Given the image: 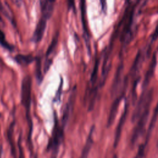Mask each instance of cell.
Here are the masks:
<instances>
[{
  "label": "cell",
  "mask_w": 158,
  "mask_h": 158,
  "mask_svg": "<svg viewBox=\"0 0 158 158\" xmlns=\"http://www.w3.org/2000/svg\"><path fill=\"white\" fill-rule=\"evenodd\" d=\"M0 45L2 48H4V49L9 51H12L14 50V46L6 41L5 35L1 29H0Z\"/></svg>",
  "instance_id": "d6986e66"
},
{
  "label": "cell",
  "mask_w": 158,
  "mask_h": 158,
  "mask_svg": "<svg viewBox=\"0 0 158 158\" xmlns=\"http://www.w3.org/2000/svg\"><path fill=\"white\" fill-rule=\"evenodd\" d=\"M34 158H38V156H37V155H36V156L34 157Z\"/></svg>",
  "instance_id": "4dcf8cb0"
},
{
  "label": "cell",
  "mask_w": 158,
  "mask_h": 158,
  "mask_svg": "<svg viewBox=\"0 0 158 158\" xmlns=\"http://www.w3.org/2000/svg\"><path fill=\"white\" fill-rule=\"evenodd\" d=\"M52 64V59H46L45 62H44V72L46 73L49 69L51 65Z\"/></svg>",
  "instance_id": "cb8c5ba5"
},
{
  "label": "cell",
  "mask_w": 158,
  "mask_h": 158,
  "mask_svg": "<svg viewBox=\"0 0 158 158\" xmlns=\"http://www.w3.org/2000/svg\"><path fill=\"white\" fill-rule=\"evenodd\" d=\"M40 3L42 12V17H44L46 19H49L54 12L55 1L49 0H41L40 1Z\"/></svg>",
  "instance_id": "7c38bea8"
},
{
  "label": "cell",
  "mask_w": 158,
  "mask_h": 158,
  "mask_svg": "<svg viewBox=\"0 0 158 158\" xmlns=\"http://www.w3.org/2000/svg\"><path fill=\"white\" fill-rule=\"evenodd\" d=\"M146 146V145L144 143L140 144L138 148V152L134 158H143V157L144 156Z\"/></svg>",
  "instance_id": "7402d4cb"
},
{
  "label": "cell",
  "mask_w": 158,
  "mask_h": 158,
  "mask_svg": "<svg viewBox=\"0 0 158 158\" xmlns=\"http://www.w3.org/2000/svg\"><path fill=\"white\" fill-rule=\"evenodd\" d=\"M47 20L48 19L42 16L39 20L31 37V40L33 42L38 43L42 39L46 28Z\"/></svg>",
  "instance_id": "ba28073f"
},
{
  "label": "cell",
  "mask_w": 158,
  "mask_h": 158,
  "mask_svg": "<svg viewBox=\"0 0 158 158\" xmlns=\"http://www.w3.org/2000/svg\"><path fill=\"white\" fill-rule=\"evenodd\" d=\"M98 60H97L95 62V65H94V70L92 72V74H91V81L93 83H94L96 80V78H97V73H98Z\"/></svg>",
  "instance_id": "603a6c76"
},
{
  "label": "cell",
  "mask_w": 158,
  "mask_h": 158,
  "mask_svg": "<svg viewBox=\"0 0 158 158\" xmlns=\"http://www.w3.org/2000/svg\"><path fill=\"white\" fill-rule=\"evenodd\" d=\"M36 57L33 56L31 54H18L14 57L15 61L22 65H27L36 60Z\"/></svg>",
  "instance_id": "5bb4252c"
},
{
  "label": "cell",
  "mask_w": 158,
  "mask_h": 158,
  "mask_svg": "<svg viewBox=\"0 0 158 158\" xmlns=\"http://www.w3.org/2000/svg\"><path fill=\"white\" fill-rule=\"evenodd\" d=\"M128 107H129V104L128 103V101H125V107H124V110L120 117V118L119 120L118 123L117 125V127L116 128V131H115V136H114V148H116L117 145L118 144L120 139V136H121V133H122V128H123V126L125 122L126 118H127V116L128 114Z\"/></svg>",
  "instance_id": "52a82bcc"
},
{
  "label": "cell",
  "mask_w": 158,
  "mask_h": 158,
  "mask_svg": "<svg viewBox=\"0 0 158 158\" xmlns=\"http://www.w3.org/2000/svg\"><path fill=\"white\" fill-rule=\"evenodd\" d=\"M149 111L150 106L146 107L138 118V123L133 129V133L131 137V144L132 146H134L136 144L138 139L144 133L146 125L148 120Z\"/></svg>",
  "instance_id": "277c9868"
},
{
  "label": "cell",
  "mask_w": 158,
  "mask_h": 158,
  "mask_svg": "<svg viewBox=\"0 0 158 158\" xmlns=\"http://www.w3.org/2000/svg\"><path fill=\"white\" fill-rule=\"evenodd\" d=\"M20 137L19 138V143H18V145H19V158H24V154H23V149L22 148V145H21V140H20Z\"/></svg>",
  "instance_id": "d4e9b609"
},
{
  "label": "cell",
  "mask_w": 158,
  "mask_h": 158,
  "mask_svg": "<svg viewBox=\"0 0 158 158\" xmlns=\"http://www.w3.org/2000/svg\"><path fill=\"white\" fill-rule=\"evenodd\" d=\"M145 55L147 56L146 54V51L144 52V50L143 49H139L136 54V56L135 57V59L134 60V62L132 65V67L130 70V74L131 76H135L136 75V73L139 72L140 70L142 63L144 60V56ZM148 57V56H147Z\"/></svg>",
  "instance_id": "8fae6325"
},
{
  "label": "cell",
  "mask_w": 158,
  "mask_h": 158,
  "mask_svg": "<svg viewBox=\"0 0 158 158\" xmlns=\"http://www.w3.org/2000/svg\"><path fill=\"white\" fill-rule=\"evenodd\" d=\"M0 10L2 12V14L9 19V20L11 21L12 23H14V19H13V15L12 14V12L10 10V9L8 4L6 2H1L0 1Z\"/></svg>",
  "instance_id": "ac0fdd59"
},
{
  "label": "cell",
  "mask_w": 158,
  "mask_h": 158,
  "mask_svg": "<svg viewBox=\"0 0 158 158\" xmlns=\"http://www.w3.org/2000/svg\"><path fill=\"white\" fill-rule=\"evenodd\" d=\"M122 70H123V64H120L118 65V67L117 69V73H116V75L115 76L114 82H113V84H112V93L115 92V91L118 88V85H120V81H121V76H122Z\"/></svg>",
  "instance_id": "2e32d148"
},
{
  "label": "cell",
  "mask_w": 158,
  "mask_h": 158,
  "mask_svg": "<svg viewBox=\"0 0 158 158\" xmlns=\"http://www.w3.org/2000/svg\"><path fill=\"white\" fill-rule=\"evenodd\" d=\"M54 115V125L52 136L49 139L47 146V149L51 151V158H57L60 145L64 139V128L59 125L56 114Z\"/></svg>",
  "instance_id": "6da1fadb"
},
{
  "label": "cell",
  "mask_w": 158,
  "mask_h": 158,
  "mask_svg": "<svg viewBox=\"0 0 158 158\" xmlns=\"http://www.w3.org/2000/svg\"><path fill=\"white\" fill-rule=\"evenodd\" d=\"M2 60L0 59V65H2Z\"/></svg>",
  "instance_id": "f546056e"
},
{
  "label": "cell",
  "mask_w": 158,
  "mask_h": 158,
  "mask_svg": "<svg viewBox=\"0 0 158 158\" xmlns=\"http://www.w3.org/2000/svg\"><path fill=\"white\" fill-rule=\"evenodd\" d=\"M113 158H118V157H117V156L116 155V154H115L114 156V157H113Z\"/></svg>",
  "instance_id": "83f0119b"
},
{
  "label": "cell",
  "mask_w": 158,
  "mask_h": 158,
  "mask_svg": "<svg viewBox=\"0 0 158 158\" xmlns=\"http://www.w3.org/2000/svg\"><path fill=\"white\" fill-rule=\"evenodd\" d=\"M94 125H93L89 130V133L88 134V138L84 145L83 149L82 150L81 156L80 158H88L90 150L93 144V134L94 132Z\"/></svg>",
  "instance_id": "4fadbf2b"
},
{
  "label": "cell",
  "mask_w": 158,
  "mask_h": 158,
  "mask_svg": "<svg viewBox=\"0 0 158 158\" xmlns=\"http://www.w3.org/2000/svg\"><path fill=\"white\" fill-rule=\"evenodd\" d=\"M157 106L155 107V109H154V114H153V115H152V117L151 120V122H150V123L149 125V127H148V133H147V135H146V141H145V143L144 144L146 145H147L148 144V142L149 139V138H150V136L152 133V130H154V128L155 127V125H156V120H157Z\"/></svg>",
  "instance_id": "e0dca14e"
},
{
  "label": "cell",
  "mask_w": 158,
  "mask_h": 158,
  "mask_svg": "<svg viewBox=\"0 0 158 158\" xmlns=\"http://www.w3.org/2000/svg\"><path fill=\"white\" fill-rule=\"evenodd\" d=\"M14 125H15V122L13 121L10 126L9 127V128L7 130V139L9 143V144L10 146V149H11V152L12 154L14 157L16 155V152H15V148L14 143V140H13V131H14Z\"/></svg>",
  "instance_id": "9a60e30c"
},
{
  "label": "cell",
  "mask_w": 158,
  "mask_h": 158,
  "mask_svg": "<svg viewBox=\"0 0 158 158\" xmlns=\"http://www.w3.org/2000/svg\"><path fill=\"white\" fill-rule=\"evenodd\" d=\"M0 22H2V17H1V15H0Z\"/></svg>",
  "instance_id": "f1b7e54d"
},
{
  "label": "cell",
  "mask_w": 158,
  "mask_h": 158,
  "mask_svg": "<svg viewBox=\"0 0 158 158\" xmlns=\"http://www.w3.org/2000/svg\"><path fill=\"white\" fill-rule=\"evenodd\" d=\"M31 101V78L30 75L23 77L21 85V103L26 110L28 124L32 123L30 117Z\"/></svg>",
  "instance_id": "7a4b0ae2"
},
{
  "label": "cell",
  "mask_w": 158,
  "mask_h": 158,
  "mask_svg": "<svg viewBox=\"0 0 158 158\" xmlns=\"http://www.w3.org/2000/svg\"><path fill=\"white\" fill-rule=\"evenodd\" d=\"M62 80L61 78V81H60V88H59L58 91L56 93V95L55 96L54 98V101H57V100H59L60 99V91L62 89Z\"/></svg>",
  "instance_id": "484cf974"
},
{
  "label": "cell",
  "mask_w": 158,
  "mask_h": 158,
  "mask_svg": "<svg viewBox=\"0 0 158 158\" xmlns=\"http://www.w3.org/2000/svg\"><path fill=\"white\" fill-rule=\"evenodd\" d=\"M80 6H81V21L83 27V31H84V38L86 43V47L88 48V50L91 53V48H90V43H89V36L88 33V25H87V21H86V4L85 1H81L80 2Z\"/></svg>",
  "instance_id": "9c48e42d"
},
{
  "label": "cell",
  "mask_w": 158,
  "mask_h": 158,
  "mask_svg": "<svg viewBox=\"0 0 158 158\" xmlns=\"http://www.w3.org/2000/svg\"><path fill=\"white\" fill-rule=\"evenodd\" d=\"M36 67H35V75L38 81L41 82L43 80V75L41 72V57H37L36 58Z\"/></svg>",
  "instance_id": "ffe728a7"
},
{
  "label": "cell",
  "mask_w": 158,
  "mask_h": 158,
  "mask_svg": "<svg viewBox=\"0 0 158 158\" xmlns=\"http://www.w3.org/2000/svg\"><path fill=\"white\" fill-rule=\"evenodd\" d=\"M75 96H76V89L75 88L73 89L69 98V99L66 103V105L65 106V108L63 112V114L62 117V127L63 128H64L66 124L67 123L69 118L73 111L74 102L75 100Z\"/></svg>",
  "instance_id": "8992f818"
},
{
  "label": "cell",
  "mask_w": 158,
  "mask_h": 158,
  "mask_svg": "<svg viewBox=\"0 0 158 158\" xmlns=\"http://www.w3.org/2000/svg\"><path fill=\"white\" fill-rule=\"evenodd\" d=\"M127 86V80L126 78V80L124 81V84H123V87L120 92V93L117 96V97L114 99L109 113V116H108V118H107V127H110L112 123H114L115 118L116 117V115L117 114V112H118V106L120 105V103L123 97V96L125 95V93L126 91V88Z\"/></svg>",
  "instance_id": "5b68a950"
},
{
  "label": "cell",
  "mask_w": 158,
  "mask_h": 158,
  "mask_svg": "<svg viewBox=\"0 0 158 158\" xmlns=\"http://www.w3.org/2000/svg\"><path fill=\"white\" fill-rule=\"evenodd\" d=\"M157 51L156 50L154 52L152 60L150 62V64L149 65V67L148 69V70L145 74L144 78V80L143 82V91L146 90L147 87L151 81V80L152 79L153 75H154V72L156 67V64H157V59H156V56H157Z\"/></svg>",
  "instance_id": "30bf717a"
},
{
  "label": "cell",
  "mask_w": 158,
  "mask_h": 158,
  "mask_svg": "<svg viewBox=\"0 0 158 158\" xmlns=\"http://www.w3.org/2000/svg\"><path fill=\"white\" fill-rule=\"evenodd\" d=\"M57 41H58V34H56L54 36V38H53L52 40L51 44L49 45V46H48V48L47 49L46 53V56H49L54 51V49L56 48V47L57 46Z\"/></svg>",
  "instance_id": "44dd1931"
},
{
  "label": "cell",
  "mask_w": 158,
  "mask_h": 158,
  "mask_svg": "<svg viewBox=\"0 0 158 158\" xmlns=\"http://www.w3.org/2000/svg\"><path fill=\"white\" fill-rule=\"evenodd\" d=\"M2 147H1V148H0V158H1V155H2Z\"/></svg>",
  "instance_id": "4316f807"
},
{
  "label": "cell",
  "mask_w": 158,
  "mask_h": 158,
  "mask_svg": "<svg viewBox=\"0 0 158 158\" xmlns=\"http://www.w3.org/2000/svg\"><path fill=\"white\" fill-rule=\"evenodd\" d=\"M153 94L154 89L152 88H150L148 91H146V90L142 91L141 96L132 114L131 121L133 122H135L139 117L146 107L151 106L153 98Z\"/></svg>",
  "instance_id": "3957f363"
}]
</instances>
